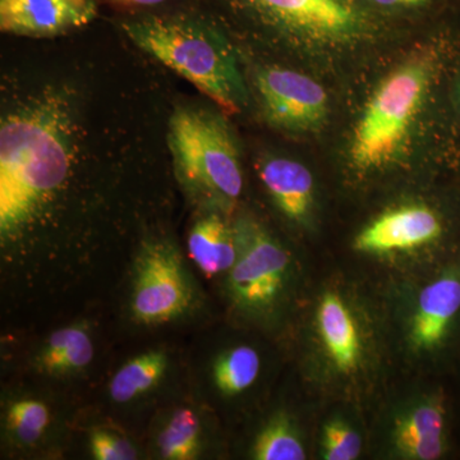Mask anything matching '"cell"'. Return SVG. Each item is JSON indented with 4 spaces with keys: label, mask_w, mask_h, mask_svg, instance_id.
I'll list each match as a JSON object with an SVG mask.
<instances>
[{
    "label": "cell",
    "mask_w": 460,
    "mask_h": 460,
    "mask_svg": "<svg viewBox=\"0 0 460 460\" xmlns=\"http://www.w3.org/2000/svg\"><path fill=\"white\" fill-rule=\"evenodd\" d=\"M74 157L68 102L42 95L3 117L0 127V233L22 234L65 187Z\"/></svg>",
    "instance_id": "cell-1"
},
{
    "label": "cell",
    "mask_w": 460,
    "mask_h": 460,
    "mask_svg": "<svg viewBox=\"0 0 460 460\" xmlns=\"http://www.w3.org/2000/svg\"><path fill=\"white\" fill-rule=\"evenodd\" d=\"M129 40L192 84L226 113L241 111L247 93L228 42L192 21L148 17L123 23Z\"/></svg>",
    "instance_id": "cell-2"
},
{
    "label": "cell",
    "mask_w": 460,
    "mask_h": 460,
    "mask_svg": "<svg viewBox=\"0 0 460 460\" xmlns=\"http://www.w3.org/2000/svg\"><path fill=\"white\" fill-rule=\"evenodd\" d=\"M168 147L175 175L202 210L228 213L243 190L237 142L222 115L181 105L169 119Z\"/></svg>",
    "instance_id": "cell-3"
},
{
    "label": "cell",
    "mask_w": 460,
    "mask_h": 460,
    "mask_svg": "<svg viewBox=\"0 0 460 460\" xmlns=\"http://www.w3.org/2000/svg\"><path fill=\"white\" fill-rule=\"evenodd\" d=\"M434 75V60L426 53L411 56L394 69L366 105L349 148L354 168L376 171L393 164L410 140Z\"/></svg>",
    "instance_id": "cell-4"
},
{
    "label": "cell",
    "mask_w": 460,
    "mask_h": 460,
    "mask_svg": "<svg viewBox=\"0 0 460 460\" xmlns=\"http://www.w3.org/2000/svg\"><path fill=\"white\" fill-rule=\"evenodd\" d=\"M195 290L177 248L168 241L148 242L142 248L133 278V316L145 325H160L192 307Z\"/></svg>",
    "instance_id": "cell-5"
},
{
    "label": "cell",
    "mask_w": 460,
    "mask_h": 460,
    "mask_svg": "<svg viewBox=\"0 0 460 460\" xmlns=\"http://www.w3.org/2000/svg\"><path fill=\"white\" fill-rule=\"evenodd\" d=\"M234 229L238 256L229 270L230 296L251 313L270 310L286 286L289 256L255 220L239 219Z\"/></svg>",
    "instance_id": "cell-6"
},
{
    "label": "cell",
    "mask_w": 460,
    "mask_h": 460,
    "mask_svg": "<svg viewBox=\"0 0 460 460\" xmlns=\"http://www.w3.org/2000/svg\"><path fill=\"white\" fill-rule=\"evenodd\" d=\"M256 89L266 119L284 131H313L328 115V93L301 72L266 66L257 72Z\"/></svg>",
    "instance_id": "cell-7"
},
{
    "label": "cell",
    "mask_w": 460,
    "mask_h": 460,
    "mask_svg": "<svg viewBox=\"0 0 460 460\" xmlns=\"http://www.w3.org/2000/svg\"><path fill=\"white\" fill-rule=\"evenodd\" d=\"M272 25L314 42L344 41L356 32L358 17L344 0H244Z\"/></svg>",
    "instance_id": "cell-8"
},
{
    "label": "cell",
    "mask_w": 460,
    "mask_h": 460,
    "mask_svg": "<svg viewBox=\"0 0 460 460\" xmlns=\"http://www.w3.org/2000/svg\"><path fill=\"white\" fill-rule=\"evenodd\" d=\"M95 0H0V29L27 38H51L89 25Z\"/></svg>",
    "instance_id": "cell-9"
},
{
    "label": "cell",
    "mask_w": 460,
    "mask_h": 460,
    "mask_svg": "<svg viewBox=\"0 0 460 460\" xmlns=\"http://www.w3.org/2000/svg\"><path fill=\"white\" fill-rule=\"evenodd\" d=\"M443 232L440 219L428 206H402L378 217L354 239L363 253L410 251L436 241Z\"/></svg>",
    "instance_id": "cell-10"
},
{
    "label": "cell",
    "mask_w": 460,
    "mask_h": 460,
    "mask_svg": "<svg viewBox=\"0 0 460 460\" xmlns=\"http://www.w3.org/2000/svg\"><path fill=\"white\" fill-rule=\"evenodd\" d=\"M460 311V277L445 274L423 288L411 323V341L419 349L441 343Z\"/></svg>",
    "instance_id": "cell-11"
},
{
    "label": "cell",
    "mask_w": 460,
    "mask_h": 460,
    "mask_svg": "<svg viewBox=\"0 0 460 460\" xmlns=\"http://www.w3.org/2000/svg\"><path fill=\"white\" fill-rule=\"evenodd\" d=\"M187 246L192 261L208 277L229 271L237 261L234 226H230L220 211L199 213L190 226Z\"/></svg>",
    "instance_id": "cell-12"
},
{
    "label": "cell",
    "mask_w": 460,
    "mask_h": 460,
    "mask_svg": "<svg viewBox=\"0 0 460 460\" xmlns=\"http://www.w3.org/2000/svg\"><path fill=\"white\" fill-rule=\"evenodd\" d=\"M317 326L330 361L341 374H352L361 359V341L349 308L337 293H326L317 307Z\"/></svg>",
    "instance_id": "cell-13"
},
{
    "label": "cell",
    "mask_w": 460,
    "mask_h": 460,
    "mask_svg": "<svg viewBox=\"0 0 460 460\" xmlns=\"http://www.w3.org/2000/svg\"><path fill=\"white\" fill-rule=\"evenodd\" d=\"M260 178L281 213L304 222L314 202V177L301 163L269 157L260 165Z\"/></svg>",
    "instance_id": "cell-14"
},
{
    "label": "cell",
    "mask_w": 460,
    "mask_h": 460,
    "mask_svg": "<svg viewBox=\"0 0 460 460\" xmlns=\"http://www.w3.org/2000/svg\"><path fill=\"white\" fill-rule=\"evenodd\" d=\"M444 425V411L438 402L414 405L396 420L395 447L408 459H438L445 447Z\"/></svg>",
    "instance_id": "cell-15"
},
{
    "label": "cell",
    "mask_w": 460,
    "mask_h": 460,
    "mask_svg": "<svg viewBox=\"0 0 460 460\" xmlns=\"http://www.w3.org/2000/svg\"><path fill=\"white\" fill-rule=\"evenodd\" d=\"M93 345L81 326H68L50 335L38 357L42 371L51 375L72 374L93 361Z\"/></svg>",
    "instance_id": "cell-16"
},
{
    "label": "cell",
    "mask_w": 460,
    "mask_h": 460,
    "mask_svg": "<svg viewBox=\"0 0 460 460\" xmlns=\"http://www.w3.org/2000/svg\"><path fill=\"white\" fill-rule=\"evenodd\" d=\"M168 357L162 350H150L135 357L111 378L109 392L117 402H129L146 394L164 377Z\"/></svg>",
    "instance_id": "cell-17"
},
{
    "label": "cell",
    "mask_w": 460,
    "mask_h": 460,
    "mask_svg": "<svg viewBox=\"0 0 460 460\" xmlns=\"http://www.w3.org/2000/svg\"><path fill=\"white\" fill-rule=\"evenodd\" d=\"M157 447L163 459L192 460L201 450V423L198 414L189 408H181L160 432Z\"/></svg>",
    "instance_id": "cell-18"
},
{
    "label": "cell",
    "mask_w": 460,
    "mask_h": 460,
    "mask_svg": "<svg viewBox=\"0 0 460 460\" xmlns=\"http://www.w3.org/2000/svg\"><path fill=\"white\" fill-rule=\"evenodd\" d=\"M259 353L247 345L222 354L214 365L213 377L217 389L226 395L241 394L253 385L260 374Z\"/></svg>",
    "instance_id": "cell-19"
},
{
    "label": "cell",
    "mask_w": 460,
    "mask_h": 460,
    "mask_svg": "<svg viewBox=\"0 0 460 460\" xmlns=\"http://www.w3.org/2000/svg\"><path fill=\"white\" fill-rule=\"evenodd\" d=\"M256 460H304V444L292 423L284 414H278L257 435L252 447Z\"/></svg>",
    "instance_id": "cell-20"
},
{
    "label": "cell",
    "mask_w": 460,
    "mask_h": 460,
    "mask_svg": "<svg viewBox=\"0 0 460 460\" xmlns=\"http://www.w3.org/2000/svg\"><path fill=\"white\" fill-rule=\"evenodd\" d=\"M49 425L50 411L44 402L22 399L9 407L7 426L20 443H36Z\"/></svg>",
    "instance_id": "cell-21"
},
{
    "label": "cell",
    "mask_w": 460,
    "mask_h": 460,
    "mask_svg": "<svg viewBox=\"0 0 460 460\" xmlns=\"http://www.w3.org/2000/svg\"><path fill=\"white\" fill-rule=\"evenodd\" d=\"M358 432L341 420H332L323 428V456L326 460H354L361 454Z\"/></svg>",
    "instance_id": "cell-22"
},
{
    "label": "cell",
    "mask_w": 460,
    "mask_h": 460,
    "mask_svg": "<svg viewBox=\"0 0 460 460\" xmlns=\"http://www.w3.org/2000/svg\"><path fill=\"white\" fill-rule=\"evenodd\" d=\"M90 449L98 460L137 459V452L128 440L107 429H95L91 434Z\"/></svg>",
    "instance_id": "cell-23"
},
{
    "label": "cell",
    "mask_w": 460,
    "mask_h": 460,
    "mask_svg": "<svg viewBox=\"0 0 460 460\" xmlns=\"http://www.w3.org/2000/svg\"><path fill=\"white\" fill-rule=\"evenodd\" d=\"M374 2L385 7H419L426 4L428 0H374Z\"/></svg>",
    "instance_id": "cell-24"
},
{
    "label": "cell",
    "mask_w": 460,
    "mask_h": 460,
    "mask_svg": "<svg viewBox=\"0 0 460 460\" xmlns=\"http://www.w3.org/2000/svg\"><path fill=\"white\" fill-rule=\"evenodd\" d=\"M115 2L123 3V4L150 7V5L160 4V3L165 2V0H115Z\"/></svg>",
    "instance_id": "cell-25"
}]
</instances>
